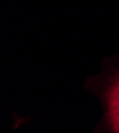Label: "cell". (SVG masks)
<instances>
[{
	"label": "cell",
	"mask_w": 119,
	"mask_h": 133,
	"mask_svg": "<svg viewBox=\"0 0 119 133\" xmlns=\"http://www.w3.org/2000/svg\"><path fill=\"white\" fill-rule=\"evenodd\" d=\"M102 98L105 104V118L111 130L119 132V70L107 81Z\"/></svg>",
	"instance_id": "1"
}]
</instances>
